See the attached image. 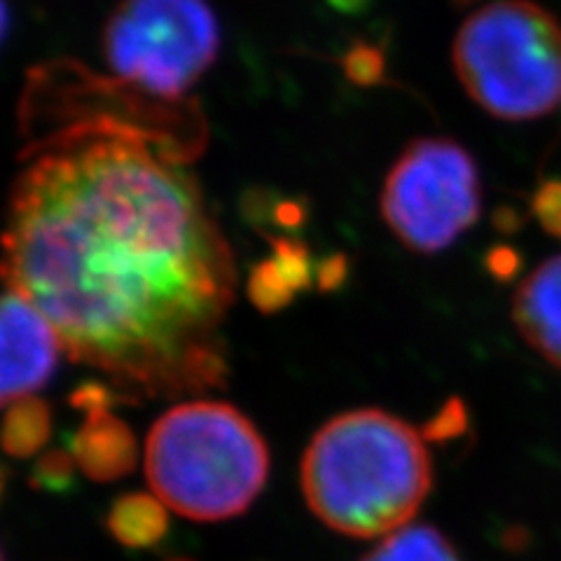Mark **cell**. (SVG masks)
<instances>
[{"label": "cell", "mask_w": 561, "mask_h": 561, "mask_svg": "<svg viewBox=\"0 0 561 561\" xmlns=\"http://www.w3.org/2000/svg\"><path fill=\"white\" fill-rule=\"evenodd\" d=\"M456 5H463V3H470V0H454Z\"/></svg>", "instance_id": "obj_23"}, {"label": "cell", "mask_w": 561, "mask_h": 561, "mask_svg": "<svg viewBox=\"0 0 561 561\" xmlns=\"http://www.w3.org/2000/svg\"><path fill=\"white\" fill-rule=\"evenodd\" d=\"M115 398H117V393L113 391V386H103L99 381H87L80 386L78 391H73L70 402H73V405L78 410H82L84 414H90L94 410H111Z\"/></svg>", "instance_id": "obj_18"}, {"label": "cell", "mask_w": 561, "mask_h": 561, "mask_svg": "<svg viewBox=\"0 0 561 561\" xmlns=\"http://www.w3.org/2000/svg\"><path fill=\"white\" fill-rule=\"evenodd\" d=\"M167 561H195V559H187V557H173V559H167Z\"/></svg>", "instance_id": "obj_22"}, {"label": "cell", "mask_w": 561, "mask_h": 561, "mask_svg": "<svg viewBox=\"0 0 561 561\" xmlns=\"http://www.w3.org/2000/svg\"><path fill=\"white\" fill-rule=\"evenodd\" d=\"M70 454L87 478L115 482L136 468L138 447L131 428L111 410H94L84 416L73 435Z\"/></svg>", "instance_id": "obj_9"}, {"label": "cell", "mask_w": 561, "mask_h": 561, "mask_svg": "<svg viewBox=\"0 0 561 561\" xmlns=\"http://www.w3.org/2000/svg\"><path fill=\"white\" fill-rule=\"evenodd\" d=\"M78 463L73 459V454L68 451H47L41 456V461L35 463L33 476H31V486L35 489H47V491H61L68 489L76 480Z\"/></svg>", "instance_id": "obj_14"}, {"label": "cell", "mask_w": 561, "mask_h": 561, "mask_svg": "<svg viewBox=\"0 0 561 561\" xmlns=\"http://www.w3.org/2000/svg\"><path fill=\"white\" fill-rule=\"evenodd\" d=\"M466 431H468V410L463 405V400L451 398L445 402L443 410L428 421L424 435L428 440L447 443V440H454V437L466 435Z\"/></svg>", "instance_id": "obj_17"}, {"label": "cell", "mask_w": 561, "mask_h": 561, "mask_svg": "<svg viewBox=\"0 0 561 561\" xmlns=\"http://www.w3.org/2000/svg\"><path fill=\"white\" fill-rule=\"evenodd\" d=\"M531 214L550 237L561 239V179H548L536 187Z\"/></svg>", "instance_id": "obj_15"}, {"label": "cell", "mask_w": 561, "mask_h": 561, "mask_svg": "<svg viewBox=\"0 0 561 561\" xmlns=\"http://www.w3.org/2000/svg\"><path fill=\"white\" fill-rule=\"evenodd\" d=\"M267 476L265 437L230 402H181L148 433V484L169 511L185 519L239 517L265 489Z\"/></svg>", "instance_id": "obj_3"}, {"label": "cell", "mask_w": 561, "mask_h": 561, "mask_svg": "<svg viewBox=\"0 0 561 561\" xmlns=\"http://www.w3.org/2000/svg\"><path fill=\"white\" fill-rule=\"evenodd\" d=\"M360 561H461V557L435 526L408 524L386 536Z\"/></svg>", "instance_id": "obj_12"}, {"label": "cell", "mask_w": 561, "mask_h": 561, "mask_svg": "<svg viewBox=\"0 0 561 561\" xmlns=\"http://www.w3.org/2000/svg\"><path fill=\"white\" fill-rule=\"evenodd\" d=\"M105 526L111 536L129 550H150L167 538V505L150 494H125L113 501Z\"/></svg>", "instance_id": "obj_11"}, {"label": "cell", "mask_w": 561, "mask_h": 561, "mask_svg": "<svg viewBox=\"0 0 561 561\" xmlns=\"http://www.w3.org/2000/svg\"><path fill=\"white\" fill-rule=\"evenodd\" d=\"M486 270L496 280H513L522 270V255L511 245H496L486 255Z\"/></svg>", "instance_id": "obj_20"}, {"label": "cell", "mask_w": 561, "mask_h": 561, "mask_svg": "<svg viewBox=\"0 0 561 561\" xmlns=\"http://www.w3.org/2000/svg\"><path fill=\"white\" fill-rule=\"evenodd\" d=\"M513 321L522 340L561 370V255L546 260L522 280Z\"/></svg>", "instance_id": "obj_8"}, {"label": "cell", "mask_w": 561, "mask_h": 561, "mask_svg": "<svg viewBox=\"0 0 561 561\" xmlns=\"http://www.w3.org/2000/svg\"><path fill=\"white\" fill-rule=\"evenodd\" d=\"M379 208L389 230L410 251H445L480 218L478 164L451 138H416L386 173Z\"/></svg>", "instance_id": "obj_6"}, {"label": "cell", "mask_w": 561, "mask_h": 561, "mask_svg": "<svg viewBox=\"0 0 561 561\" xmlns=\"http://www.w3.org/2000/svg\"><path fill=\"white\" fill-rule=\"evenodd\" d=\"M316 280V262L302 241L276 237L272 255L257 262L249 276V297L262 313L286 309L297 295Z\"/></svg>", "instance_id": "obj_10"}, {"label": "cell", "mask_w": 561, "mask_h": 561, "mask_svg": "<svg viewBox=\"0 0 561 561\" xmlns=\"http://www.w3.org/2000/svg\"><path fill=\"white\" fill-rule=\"evenodd\" d=\"M3 449L14 459H28L38 454L51 433L49 405L38 396H26L5 405Z\"/></svg>", "instance_id": "obj_13"}, {"label": "cell", "mask_w": 561, "mask_h": 561, "mask_svg": "<svg viewBox=\"0 0 561 561\" xmlns=\"http://www.w3.org/2000/svg\"><path fill=\"white\" fill-rule=\"evenodd\" d=\"M5 284L117 398L220 389L237 267L173 150L117 119L47 138L8 204Z\"/></svg>", "instance_id": "obj_1"}, {"label": "cell", "mask_w": 561, "mask_h": 561, "mask_svg": "<svg viewBox=\"0 0 561 561\" xmlns=\"http://www.w3.org/2000/svg\"><path fill=\"white\" fill-rule=\"evenodd\" d=\"M0 340H3V405L35 396L55 373L61 340L45 313L24 293L5 284L3 313H0Z\"/></svg>", "instance_id": "obj_7"}, {"label": "cell", "mask_w": 561, "mask_h": 561, "mask_svg": "<svg viewBox=\"0 0 561 561\" xmlns=\"http://www.w3.org/2000/svg\"><path fill=\"white\" fill-rule=\"evenodd\" d=\"M332 3H335V5H340V8H356V3H358V0H332Z\"/></svg>", "instance_id": "obj_21"}, {"label": "cell", "mask_w": 561, "mask_h": 561, "mask_svg": "<svg viewBox=\"0 0 561 561\" xmlns=\"http://www.w3.org/2000/svg\"><path fill=\"white\" fill-rule=\"evenodd\" d=\"M344 73L351 82L373 87L379 84L383 78V55L373 45H356L344 59Z\"/></svg>", "instance_id": "obj_16"}, {"label": "cell", "mask_w": 561, "mask_h": 561, "mask_svg": "<svg viewBox=\"0 0 561 561\" xmlns=\"http://www.w3.org/2000/svg\"><path fill=\"white\" fill-rule=\"evenodd\" d=\"M309 511L348 538L389 536L424 505L433 466L424 437L383 410H354L330 419L302 456Z\"/></svg>", "instance_id": "obj_2"}, {"label": "cell", "mask_w": 561, "mask_h": 561, "mask_svg": "<svg viewBox=\"0 0 561 561\" xmlns=\"http://www.w3.org/2000/svg\"><path fill=\"white\" fill-rule=\"evenodd\" d=\"M348 274V260L342 253H332L323 260H316V286L321 290L340 288Z\"/></svg>", "instance_id": "obj_19"}, {"label": "cell", "mask_w": 561, "mask_h": 561, "mask_svg": "<svg viewBox=\"0 0 561 561\" xmlns=\"http://www.w3.org/2000/svg\"><path fill=\"white\" fill-rule=\"evenodd\" d=\"M220 51V26L206 0H119L103 28V57L136 90L175 101Z\"/></svg>", "instance_id": "obj_5"}, {"label": "cell", "mask_w": 561, "mask_h": 561, "mask_svg": "<svg viewBox=\"0 0 561 561\" xmlns=\"http://www.w3.org/2000/svg\"><path fill=\"white\" fill-rule=\"evenodd\" d=\"M451 64L466 94L499 119H538L561 103V24L534 0L472 12L456 33Z\"/></svg>", "instance_id": "obj_4"}]
</instances>
